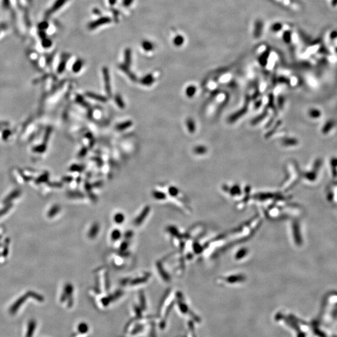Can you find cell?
I'll return each mask as SVG.
<instances>
[{
  "mask_svg": "<svg viewBox=\"0 0 337 337\" xmlns=\"http://www.w3.org/2000/svg\"></svg>",
  "mask_w": 337,
  "mask_h": 337,
  "instance_id": "obj_25",
  "label": "cell"
},
{
  "mask_svg": "<svg viewBox=\"0 0 337 337\" xmlns=\"http://www.w3.org/2000/svg\"><path fill=\"white\" fill-rule=\"evenodd\" d=\"M132 62V52L131 49H126L124 51V64L130 66Z\"/></svg>",
  "mask_w": 337,
  "mask_h": 337,
  "instance_id": "obj_7",
  "label": "cell"
},
{
  "mask_svg": "<svg viewBox=\"0 0 337 337\" xmlns=\"http://www.w3.org/2000/svg\"><path fill=\"white\" fill-rule=\"evenodd\" d=\"M119 68L120 69V70H121L124 73H125L129 77H130L131 80H132L134 81H137V77H136V76L130 70H129V66H126V65L124 64H123L119 65Z\"/></svg>",
  "mask_w": 337,
  "mask_h": 337,
  "instance_id": "obj_6",
  "label": "cell"
},
{
  "mask_svg": "<svg viewBox=\"0 0 337 337\" xmlns=\"http://www.w3.org/2000/svg\"><path fill=\"white\" fill-rule=\"evenodd\" d=\"M63 56H64V59H63V61L61 62V63L59 64V67H58V72H59V73H62V72L64 71V68L66 67V64L67 59V58H69V56H68V55H65V56H64V55Z\"/></svg>",
  "mask_w": 337,
  "mask_h": 337,
  "instance_id": "obj_14",
  "label": "cell"
},
{
  "mask_svg": "<svg viewBox=\"0 0 337 337\" xmlns=\"http://www.w3.org/2000/svg\"><path fill=\"white\" fill-rule=\"evenodd\" d=\"M154 82V78L152 74H148L141 80V83L144 86H151Z\"/></svg>",
  "mask_w": 337,
  "mask_h": 337,
  "instance_id": "obj_8",
  "label": "cell"
},
{
  "mask_svg": "<svg viewBox=\"0 0 337 337\" xmlns=\"http://www.w3.org/2000/svg\"><path fill=\"white\" fill-rule=\"evenodd\" d=\"M39 36H40V38H41V39H43L46 38V33H45L44 31H41V30H40V32L39 33Z\"/></svg>",
  "mask_w": 337,
  "mask_h": 337,
  "instance_id": "obj_23",
  "label": "cell"
},
{
  "mask_svg": "<svg viewBox=\"0 0 337 337\" xmlns=\"http://www.w3.org/2000/svg\"><path fill=\"white\" fill-rule=\"evenodd\" d=\"M110 22H111V19L108 16H105V17H101V18L95 20L94 21L91 22L89 24H88V28L89 30H94V29H96L97 28H98L99 27H101V26L103 25V24H106L108 23H109Z\"/></svg>",
  "mask_w": 337,
  "mask_h": 337,
  "instance_id": "obj_2",
  "label": "cell"
},
{
  "mask_svg": "<svg viewBox=\"0 0 337 337\" xmlns=\"http://www.w3.org/2000/svg\"><path fill=\"white\" fill-rule=\"evenodd\" d=\"M117 0H109V2L111 5H114V4H116Z\"/></svg>",
  "mask_w": 337,
  "mask_h": 337,
  "instance_id": "obj_24",
  "label": "cell"
},
{
  "mask_svg": "<svg viewBox=\"0 0 337 337\" xmlns=\"http://www.w3.org/2000/svg\"><path fill=\"white\" fill-rule=\"evenodd\" d=\"M83 167L81 166H78L77 165V164H75V165H73L71 167V169L73 171H81L83 170Z\"/></svg>",
  "mask_w": 337,
  "mask_h": 337,
  "instance_id": "obj_18",
  "label": "cell"
},
{
  "mask_svg": "<svg viewBox=\"0 0 337 337\" xmlns=\"http://www.w3.org/2000/svg\"><path fill=\"white\" fill-rule=\"evenodd\" d=\"M86 96H88L89 98H91L92 99L94 100H96L98 101H100L102 102H105L108 101V99L106 97L102 96V95H99L98 94L96 93H94L92 92H86Z\"/></svg>",
  "mask_w": 337,
  "mask_h": 337,
  "instance_id": "obj_5",
  "label": "cell"
},
{
  "mask_svg": "<svg viewBox=\"0 0 337 337\" xmlns=\"http://www.w3.org/2000/svg\"><path fill=\"white\" fill-rule=\"evenodd\" d=\"M83 66V61L81 59H77V61L74 63L72 69L74 73H78L81 71V68Z\"/></svg>",
  "mask_w": 337,
  "mask_h": 337,
  "instance_id": "obj_11",
  "label": "cell"
},
{
  "mask_svg": "<svg viewBox=\"0 0 337 337\" xmlns=\"http://www.w3.org/2000/svg\"><path fill=\"white\" fill-rule=\"evenodd\" d=\"M3 6L4 8H7L10 6V0H3Z\"/></svg>",
  "mask_w": 337,
  "mask_h": 337,
  "instance_id": "obj_22",
  "label": "cell"
},
{
  "mask_svg": "<svg viewBox=\"0 0 337 337\" xmlns=\"http://www.w3.org/2000/svg\"><path fill=\"white\" fill-rule=\"evenodd\" d=\"M142 46L145 51H150L154 49L153 44L149 41H144L142 42Z\"/></svg>",
  "mask_w": 337,
  "mask_h": 337,
  "instance_id": "obj_12",
  "label": "cell"
},
{
  "mask_svg": "<svg viewBox=\"0 0 337 337\" xmlns=\"http://www.w3.org/2000/svg\"><path fill=\"white\" fill-rule=\"evenodd\" d=\"M102 75L104 82H105V88L106 92L109 96H112L111 91V78L109 70L107 67H104L102 68Z\"/></svg>",
  "mask_w": 337,
  "mask_h": 337,
  "instance_id": "obj_1",
  "label": "cell"
},
{
  "mask_svg": "<svg viewBox=\"0 0 337 337\" xmlns=\"http://www.w3.org/2000/svg\"><path fill=\"white\" fill-rule=\"evenodd\" d=\"M26 299L25 297H22L21 298H20L18 301H17L16 303L11 307L10 308V313L11 314H14V313H16L17 311H18V308H20V307L21 305V304L23 303Z\"/></svg>",
  "mask_w": 337,
  "mask_h": 337,
  "instance_id": "obj_9",
  "label": "cell"
},
{
  "mask_svg": "<svg viewBox=\"0 0 337 337\" xmlns=\"http://www.w3.org/2000/svg\"><path fill=\"white\" fill-rule=\"evenodd\" d=\"M134 0H123V6L125 7H129L133 3Z\"/></svg>",
  "mask_w": 337,
  "mask_h": 337,
  "instance_id": "obj_19",
  "label": "cell"
},
{
  "mask_svg": "<svg viewBox=\"0 0 337 337\" xmlns=\"http://www.w3.org/2000/svg\"><path fill=\"white\" fill-rule=\"evenodd\" d=\"M182 42H183V39L181 38L180 37H179H179H177V38L174 39V43H175V44H176V45H177V46H179V45L181 44V43H182Z\"/></svg>",
  "mask_w": 337,
  "mask_h": 337,
  "instance_id": "obj_20",
  "label": "cell"
},
{
  "mask_svg": "<svg viewBox=\"0 0 337 337\" xmlns=\"http://www.w3.org/2000/svg\"><path fill=\"white\" fill-rule=\"evenodd\" d=\"M115 101L117 104V105L121 109H124L125 108V104L124 102L123 99V98H121V96H120L119 94H116V96H115Z\"/></svg>",
  "mask_w": 337,
  "mask_h": 337,
  "instance_id": "obj_13",
  "label": "cell"
},
{
  "mask_svg": "<svg viewBox=\"0 0 337 337\" xmlns=\"http://www.w3.org/2000/svg\"><path fill=\"white\" fill-rule=\"evenodd\" d=\"M38 27L41 31H44L48 28V23L46 21H42L39 24Z\"/></svg>",
  "mask_w": 337,
  "mask_h": 337,
  "instance_id": "obj_17",
  "label": "cell"
},
{
  "mask_svg": "<svg viewBox=\"0 0 337 337\" xmlns=\"http://www.w3.org/2000/svg\"><path fill=\"white\" fill-rule=\"evenodd\" d=\"M51 45H52V42L50 39H46V38H45V39H42V45L44 48H49V47L51 46Z\"/></svg>",
  "mask_w": 337,
  "mask_h": 337,
  "instance_id": "obj_15",
  "label": "cell"
},
{
  "mask_svg": "<svg viewBox=\"0 0 337 337\" xmlns=\"http://www.w3.org/2000/svg\"><path fill=\"white\" fill-rule=\"evenodd\" d=\"M87 151H88V150H87V149H86V148H83V149L81 150L79 155H80V157H83V156H84V155H85L86 154V152H87Z\"/></svg>",
  "mask_w": 337,
  "mask_h": 337,
  "instance_id": "obj_21",
  "label": "cell"
},
{
  "mask_svg": "<svg viewBox=\"0 0 337 337\" xmlns=\"http://www.w3.org/2000/svg\"><path fill=\"white\" fill-rule=\"evenodd\" d=\"M67 2V0H56L55 3L53 4V6H52V7L50 8V9L46 12V14H45L46 17H49L52 14L54 13L56 11H57L59 9V8H61Z\"/></svg>",
  "mask_w": 337,
  "mask_h": 337,
  "instance_id": "obj_3",
  "label": "cell"
},
{
  "mask_svg": "<svg viewBox=\"0 0 337 337\" xmlns=\"http://www.w3.org/2000/svg\"><path fill=\"white\" fill-rule=\"evenodd\" d=\"M195 88L194 89L193 86H189V88H187V89L186 90V94L187 95V96H189V97L192 96L194 92L195 91Z\"/></svg>",
  "mask_w": 337,
  "mask_h": 337,
  "instance_id": "obj_16",
  "label": "cell"
},
{
  "mask_svg": "<svg viewBox=\"0 0 337 337\" xmlns=\"http://www.w3.org/2000/svg\"><path fill=\"white\" fill-rule=\"evenodd\" d=\"M36 328V322L34 320H30L28 324L27 332L26 333V337H33L34 331Z\"/></svg>",
  "mask_w": 337,
  "mask_h": 337,
  "instance_id": "obj_4",
  "label": "cell"
},
{
  "mask_svg": "<svg viewBox=\"0 0 337 337\" xmlns=\"http://www.w3.org/2000/svg\"><path fill=\"white\" fill-rule=\"evenodd\" d=\"M132 125H133V122L131 121V120H127V121H125V122H123V123H121L117 124L116 127V129H117V131H121L125 130V129H126L129 127H130Z\"/></svg>",
  "mask_w": 337,
  "mask_h": 337,
  "instance_id": "obj_10",
  "label": "cell"
}]
</instances>
